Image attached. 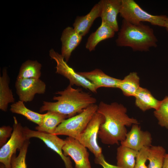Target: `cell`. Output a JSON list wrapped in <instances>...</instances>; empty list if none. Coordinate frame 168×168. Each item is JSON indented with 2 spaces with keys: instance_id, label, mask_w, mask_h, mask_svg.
I'll return each instance as SVG.
<instances>
[{
  "instance_id": "cell-1",
  "label": "cell",
  "mask_w": 168,
  "mask_h": 168,
  "mask_svg": "<svg viewBox=\"0 0 168 168\" xmlns=\"http://www.w3.org/2000/svg\"><path fill=\"white\" fill-rule=\"evenodd\" d=\"M97 112L105 118L104 123L100 126L98 136L105 144H118L119 142L125 139L128 133L126 126L139 124L137 119L128 116L126 107L116 102L107 104L101 101Z\"/></svg>"
},
{
  "instance_id": "cell-2",
  "label": "cell",
  "mask_w": 168,
  "mask_h": 168,
  "mask_svg": "<svg viewBox=\"0 0 168 168\" xmlns=\"http://www.w3.org/2000/svg\"><path fill=\"white\" fill-rule=\"evenodd\" d=\"M53 100L55 102L43 101L40 110V112L54 111L67 116L69 118L80 113L91 105L95 104L96 99L88 92L81 88H74L69 84L64 90L58 91Z\"/></svg>"
},
{
  "instance_id": "cell-3",
  "label": "cell",
  "mask_w": 168,
  "mask_h": 168,
  "mask_svg": "<svg viewBox=\"0 0 168 168\" xmlns=\"http://www.w3.org/2000/svg\"><path fill=\"white\" fill-rule=\"evenodd\" d=\"M119 47H128L134 51H147L152 47H156L157 40L153 29L142 22L137 25L124 20L115 40Z\"/></svg>"
},
{
  "instance_id": "cell-4",
  "label": "cell",
  "mask_w": 168,
  "mask_h": 168,
  "mask_svg": "<svg viewBox=\"0 0 168 168\" xmlns=\"http://www.w3.org/2000/svg\"><path fill=\"white\" fill-rule=\"evenodd\" d=\"M97 109L98 105L93 104L80 113L65 119L57 127L54 134L66 135L78 140Z\"/></svg>"
},
{
  "instance_id": "cell-5",
  "label": "cell",
  "mask_w": 168,
  "mask_h": 168,
  "mask_svg": "<svg viewBox=\"0 0 168 168\" xmlns=\"http://www.w3.org/2000/svg\"><path fill=\"white\" fill-rule=\"evenodd\" d=\"M119 14L124 20L133 25L148 22L152 25L164 27L167 17L151 14L143 10L133 0H121Z\"/></svg>"
},
{
  "instance_id": "cell-6",
  "label": "cell",
  "mask_w": 168,
  "mask_h": 168,
  "mask_svg": "<svg viewBox=\"0 0 168 168\" xmlns=\"http://www.w3.org/2000/svg\"><path fill=\"white\" fill-rule=\"evenodd\" d=\"M13 130L7 142L0 148V162L5 168H11L12 156L16 154L17 150H20L27 140L23 133V127L13 117Z\"/></svg>"
},
{
  "instance_id": "cell-7",
  "label": "cell",
  "mask_w": 168,
  "mask_h": 168,
  "mask_svg": "<svg viewBox=\"0 0 168 168\" xmlns=\"http://www.w3.org/2000/svg\"><path fill=\"white\" fill-rule=\"evenodd\" d=\"M105 120L103 115L96 112L77 140L94 155L95 159L103 155L102 148L97 143V137L100 126Z\"/></svg>"
},
{
  "instance_id": "cell-8",
  "label": "cell",
  "mask_w": 168,
  "mask_h": 168,
  "mask_svg": "<svg viewBox=\"0 0 168 168\" xmlns=\"http://www.w3.org/2000/svg\"><path fill=\"white\" fill-rule=\"evenodd\" d=\"M49 55L51 58L54 59L57 63L56 73L68 79L69 81L70 85L72 86L75 85L82 87L93 93L97 92V90L94 85L70 67L61 54H58L52 49L49 51Z\"/></svg>"
},
{
  "instance_id": "cell-9",
  "label": "cell",
  "mask_w": 168,
  "mask_h": 168,
  "mask_svg": "<svg viewBox=\"0 0 168 168\" xmlns=\"http://www.w3.org/2000/svg\"><path fill=\"white\" fill-rule=\"evenodd\" d=\"M23 133L27 139L36 138L42 140L49 148L59 155L63 161L65 168H73L69 156H66L63 154L62 148L64 140L58 138L57 135L30 129L27 127H23Z\"/></svg>"
},
{
  "instance_id": "cell-10",
  "label": "cell",
  "mask_w": 168,
  "mask_h": 168,
  "mask_svg": "<svg viewBox=\"0 0 168 168\" xmlns=\"http://www.w3.org/2000/svg\"><path fill=\"white\" fill-rule=\"evenodd\" d=\"M64 140L62 148L63 154L71 157L75 162V168H91L87 148L73 138L68 137Z\"/></svg>"
},
{
  "instance_id": "cell-11",
  "label": "cell",
  "mask_w": 168,
  "mask_h": 168,
  "mask_svg": "<svg viewBox=\"0 0 168 168\" xmlns=\"http://www.w3.org/2000/svg\"><path fill=\"white\" fill-rule=\"evenodd\" d=\"M15 86L19 100L25 102L32 101L36 94H44L46 89L40 78H16Z\"/></svg>"
},
{
  "instance_id": "cell-12",
  "label": "cell",
  "mask_w": 168,
  "mask_h": 168,
  "mask_svg": "<svg viewBox=\"0 0 168 168\" xmlns=\"http://www.w3.org/2000/svg\"><path fill=\"white\" fill-rule=\"evenodd\" d=\"M152 142L149 132L142 130L138 124H133L127 133L125 139L120 143L122 145L139 151L144 147H150Z\"/></svg>"
},
{
  "instance_id": "cell-13",
  "label": "cell",
  "mask_w": 168,
  "mask_h": 168,
  "mask_svg": "<svg viewBox=\"0 0 168 168\" xmlns=\"http://www.w3.org/2000/svg\"><path fill=\"white\" fill-rule=\"evenodd\" d=\"M100 17L101 21L110 27L115 32L119 30L117 16L119 13L121 0H101Z\"/></svg>"
},
{
  "instance_id": "cell-14",
  "label": "cell",
  "mask_w": 168,
  "mask_h": 168,
  "mask_svg": "<svg viewBox=\"0 0 168 168\" xmlns=\"http://www.w3.org/2000/svg\"><path fill=\"white\" fill-rule=\"evenodd\" d=\"M77 72L92 83L96 90L103 87L118 88L121 80L107 75L99 69Z\"/></svg>"
},
{
  "instance_id": "cell-15",
  "label": "cell",
  "mask_w": 168,
  "mask_h": 168,
  "mask_svg": "<svg viewBox=\"0 0 168 168\" xmlns=\"http://www.w3.org/2000/svg\"><path fill=\"white\" fill-rule=\"evenodd\" d=\"M82 37L73 27L68 26L63 31L61 37V54L67 63L69 61L72 51L81 42Z\"/></svg>"
},
{
  "instance_id": "cell-16",
  "label": "cell",
  "mask_w": 168,
  "mask_h": 168,
  "mask_svg": "<svg viewBox=\"0 0 168 168\" xmlns=\"http://www.w3.org/2000/svg\"><path fill=\"white\" fill-rule=\"evenodd\" d=\"M101 6L99 2L95 4L90 12L83 16H78L73 24L75 30L82 37L85 36L89 31L94 21L100 17Z\"/></svg>"
},
{
  "instance_id": "cell-17",
  "label": "cell",
  "mask_w": 168,
  "mask_h": 168,
  "mask_svg": "<svg viewBox=\"0 0 168 168\" xmlns=\"http://www.w3.org/2000/svg\"><path fill=\"white\" fill-rule=\"evenodd\" d=\"M68 118L65 115L54 111H48L44 114L41 124L35 127L37 131L54 134L57 127Z\"/></svg>"
},
{
  "instance_id": "cell-18",
  "label": "cell",
  "mask_w": 168,
  "mask_h": 168,
  "mask_svg": "<svg viewBox=\"0 0 168 168\" xmlns=\"http://www.w3.org/2000/svg\"><path fill=\"white\" fill-rule=\"evenodd\" d=\"M115 32L109 25L101 21L100 26L88 37L85 45L86 49L90 52L95 50L99 43L113 37Z\"/></svg>"
},
{
  "instance_id": "cell-19",
  "label": "cell",
  "mask_w": 168,
  "mask_h": 168,
  "mask_svg": "<svg viewBox=\"0 0 168 168\" xmlns=\"http://www.w3.org/2000/svg\"><path fill=\"white\" fill-rule=\"evenodd\" d=\"M134 97L136 105L143 111L151 109L157 110L161 102V101L156 99L149 91L141 87Z\"/></svg>"
},
{
  "instance_id": "cell-20",
  "label": "cell",
  "mask_w": 168,
  "mask_h": 168,
  "mask_svg": "<svg viewBox=\"0 0 168 168\" xmlns=\"http://www.w3.org/2000/svg\"><path fill=\"white\" fill-rule=\"evenodd\" d=\"M9 82L7 69L4 68L2 75L0 77V109L5 112L7 111L8 104L15 102L12 90L9 86Z\"/></svg>"
},
{
  "instance_id": "cell-21",
  "label": "cell",
  "mask_w": 168,
  "mask_h": 168,
  "mask_svg": "<svg viewBox=\"0 0 168 168\" xmlns=\"http://www.w3.org/2000/svg\"><path fill=\"white\" fill-rule=\"evenodd\" d=\"M138 152L121 145L117 149V166L121 168H134Z\"/></svg>"
},
{
  "instance_id": "cell-22",
  "label": "cell",
  "mask_w": 168,
  "mask_h": 168,
  "mask_svg": "<svg viewBox=\"0 0 168 168\" xmlns=\"http://www.w3.org/2000/svg\"><path fill=\"white\" fill-rule=\"evenodd\" d=\"M140 79L136 72L130 73L121 80L118 88L127 96H135L139 86Z\"/></svg>"
},
{
  "instance_id": "cell-23",
  "label": "cell",
  "mask_w": 168,
  "mask_h": 168,
  "mask_svg": "<svg viewBox=\"0 0 168 168\" xmlns=\"http://www.w3.org/2000/svg\"><path fill=\"white\" fill-rule=\"evenodd\" d=\"M41 67L36 60H27L21 65L16 78H40Z\"/></svg>"
},
{
  "instance_id": "cell-24",
  "label": "cell",
  "mask_w": 168,
  "mask_h": 168,
  "mask_svg": "<svg viewBox=\"0 0 168 168\" xmlns=\"http://www.w3.org/2000/svg\"><path fill=\"white\" fill-rule=\"evenodd\" d=\"M10 110L13 113L23 115L27 119L38 125L41 124L44 114L29 110L26 107L23 102L20 100L11 105Z\"/></svg>"
},
{
  "instance_id": "cell-25",
  "label": "cell",
  "mask_w": 168,
  "mask_h": 168,
  "mask_svg": "<svg viewBox=\"0 0 168 168\" xmlns=\"http://www.w3.org/2000/svg\"><path fill=\"white\" fill-rule=\"evenodd\" d=\"M165 149L160 146H151L148 150L147 160L149 161L148 168H162Z\"/></svg>"
},
{
  "instance_id": "cell-26",
  "label": "cell",
  "mask_w": 168,
  "mask_h": 168,
  "mask_svg": "<svg viewBox=\"0 0 168 168\" xmlns=\"http://www.w3.org/2000/svg\"><path fill=\"white\" fill-rule=\"evenodd\" d=\"M158 124L161 127L168 129V96L161 101L160 105L154 112Z\"/></svg>"
},
{
  "instance_id": "cell-27",
  "label": "cell",
  "mask_w": 168,
  "mask_h": 168,
  "mask_svg": "<svg viewBox=\"0 0 168 168\" xmlns=\"http://www.w3.org/2000/svg\"><path fill=\"white\" fill-rule=\"evenodd\" d=\"M29 144V140H27L19 150L18 155L16 156V154H14L12 156L11 161V168H27L26 158Z\"/></svg>"
},
{
  "instance_id": "cell-28",
  "label": "cell",
  "mask_w": 168,
  "mask_h": 168,
  "mask_svg": "<svg viewBox=\"0 0 168 168\" xmlns=\"http://www.w3.org/2000/svg\"><path fill=\"white\" fill-rule=\"evenodd\" d=\"M150 147H144L138 152L136 159L134 168H148L145 163L147 160V155Z\"/></svg>"
},
{
  "instance_id": "cell-29",
  "label": "cell",
  "mask_w": 168,
  "mask_h": 168,
  "mask_svg": "<svg viewBox=\"0 0 168 168\" xmlns=\"http://www.w3.org/2000/svg\"><path fill=\"white\" fill-rule=\"evenodd\" d=\"M13 128L10 126H3L0 128V147H1L7 142V139L10 137Z\"/></svg>"
},
{
  "instance_id": "cell-30",
  "label": "cell",
  "mask_w": 168,
  "mask_h": 168,
  "mask_svg": "<svg viewBox=\"0 0 168 168\" xmlns=\"http://www.w3.org/2000/svg\"><path fill=\"white\" fill-rule=\"evenodd\" d=\"M94 160L96 164L101 165L103 168H121L117 166L113 165L105 161L103 155L99 159H95Z\"/></svg>"
},
{
  "instance_id": "cell-31",
  "label": "cell",
  "mask_w": 168,
  "mask_h": 168,
  "mask_svg": "<svg viewBox=\"0 0 168 168\" xmlns=\"http://www.w3.org/2000/svg\"><path fill=\"white\" fill-rule=\"evenodd\" d=\"M162 168H168V153L166 154L165 156Z\"/></svg>"
},
{
  "instance_id": "cell-32",
  "label": "cell",
  "mask_w": 168,
  "mask_h": 168,
  "mask_svg": "<svg viewBox=\"0 0 168 168\" xmlns=\"http://www.w3.org/2000/svg\"><path fill=\"white\" fill-rule=\"evenodd\" d=\"M165 27L168 31V16L167 17L165 20Z\"/></svg>"
},
{
  "instance_id": "cell-33",
  "label": "cell",
  "mask_w": 168,
  "mask_h": 168,
  "mask_svg": "<svg viewBox=\"0 0 168 168\" xmlns=\"http://www.w3.org/2000/svg\"><path fill=\"white\" fill-rule=\"evenodd\" d=\"M0 168H5V167L3 165H1L0 166Z\"/></svg>"
}]
</instances>
